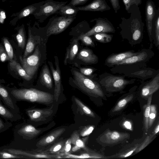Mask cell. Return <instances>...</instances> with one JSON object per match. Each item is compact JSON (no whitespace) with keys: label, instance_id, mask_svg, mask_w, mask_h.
Listing matches in <instances>:
<instances>
[{"label":"cell","instance_id":"1","mask_svg":"<svg viewBox=\"0 0 159 159\" xmlns=\"http://www.w3.org/2000/svg\"><path fill=\"white\" fill-rule=\"evenodd\" d=\"M128 13L130 14L129 18H121L119 25L120 33L122 38L127 40L131 45L139 43L143 38L144 25L139 7L132 6Z\"/></svg>","mask_w":159,"mask_h":159},{"label":"cell","instance_id":"2","mask_svg":"<svg viewBox=\"0 0 159 159\" xmlns=\"http://www.w3.org/2000/svg\"><path fill=\"white\" fill-rule=\"evenodd\" d=\"M154 55V52L151 49H143L137 55L116 64L112 67L111 70L129 77L131 74L146 67L147 63Z\"/></svg>","mask_w":159,"mask_h":159},{"label":"cell","instance_id":"3","mask_svg":"<svg viewBox=\"0 0 159 159\" xmlns=\"http://www.w3.org/2000/svg\"><path fill=\"white\" fill-rule=\"evenodd\" d=\"M16 102L25 101L45 104L52 103L54 95L34 88L14 89L9 93Z\"/></svg>","mask_w":159,"mask_h":159},{"label":"cell","instance_id":"4","mask_svg":"<svg viewBox=\"0 0 159 159\" xmlns=\"http://www.w3.org/2000/svg\"><path fill=\"white\" fill-rule=\"evenodd\" d=\"M124 75H115L105 73L99 76L98 82L101 88L107 92L113 93L122 91L128 84L134 83L135 79H125Z\"/></svg>","mask_w":159,"mask_h":159},{"label":"cell","instance_id":"5","mask_svg":"<svg viewBox=\"0 0 159 159\" xmlns=\"http://www.w3.org/2000/svg\"><path fill=\"white\" fill-rule=\"evenodd\" d=\"M73 72L74 82L80 89L92 97L105 98L104 93L98 82L77 70H74Z\"/></svg>","mask_w":159,"mask_h":159},{"label":"cell","instance_id":"6","mask_svg":"<svg viewBox=\"0 0 159 159\" xmlns=\"http://www.w3.org/2000/svg\"><path fill=\"white\" fill-rule=\"evenodd\" d=\"M75 17L53 16L50 18L46 26L47 36L59 34L64 31L73 21Z\"/></svg>","mask_w":159,"mask_h":159},{"label":"cell","instance_id":"7","mask_svg":"<svg viewBox=\"0 0 159 159\" xmlns=\"http://www.w3.org/2000/svg\"><path fill=\"white\" fill-rule=\"evenodd\" d=\"M67 2V1L60 2L53 0H46L41 6L39 12L34 16L40 23H42L50 16L57 14L60 8Z\"/></svg>","mask_w":159,"mask_h":159},{"label":"cell","instance_id":"8","mask_svg":"<svg viewBox=\"0 0 159 159\" xmlns=\"http://www.w3.org/2000/svg\"><path fill=\"white\" fill-rule=\"evenodd\" d=\"M40 52L38 46L30 56L25 58L19 56L22 66L29 75L33 77L36 73L40 65Z\"/></svg>","mask_w":159,"mask_h":159},{"label":"cell","instance_id":"9","mask_svg":"<svg viewBox=\"0 0 159 159\" xmlns=\"http://www.w3.org/2000/svg\"><path fill=\"white\" fill-rule=\"evenodd\" d=\"M95 21V24L84 35L90 36L99 33H114L116 30L112 24L107 18L98 17L90 21Z\"/></svg>","mask_w":159,"mask_h":159},{"label":"cell","instance_id":"10","mask_svg":"<svg viewBox=\"0 0 159 159\" xmlns=\"http://www.w3.org/2000/svg\"><path fill=\"white\" fill-rule=\"evenodd\" d=\"M1 150L18 155L25 157L26 158H44L47 159L59 158V155L50 154L46 152L29 151L21 149L14 148H5Z\"/></svg>","mask_w":159,"mask_h":159},{"label":"cell","instance_id":"11","mask_svg":"<svg viewBox=\"0 0 159 159\" xmlns=\"http://www.w3.org/2000/svg\"><path fill=\"white\" fill-rule=\"evenodd\" d=\"M129 137V134L118 131L107 130L100 136V142L107 145L118 144Z\"/></svg>","mask_w":159,"mask_h":159},{"label":"cell","instance_id":"12","mask_svg":"<svg viewBox=\"0 0 159 159\" xmlns=\"http://www.w3.org/2000/svg\"><path fill=\"white\" fill-rule=\"evenodd\" d=\"M44 2V1H42L29 5L24 7L20 11L13 13L11 16V17L13 18L10 21V24L14 25L21 19L30 15H34L39 12L41 6Z\"/></svg>","mask_w":159,"mask_h":159},{"label":"cell","instance_id":"13","mask_svg":"<svg viewBox=\"0 0 159 159\" xmlns=\"http://www.w3.org/2000/svg\"><path fill=\"white\" fill-rule=\"evenodd\" d=\"M156 10L154 2L152 0H148L145 5V21L149 40L152 43L153 40L152 35L153 22Z\"/></svg>","mask_w":159,"mask_h":159},{"label":"cell","instance_id":"14","mask_svg":"<svg viewBox=\"0 0 159 159\" xmlns=\"http://www.w3.org/2000/svg\"><path fill=\"white\" fill-rule=\"evenodd\" d=\"M141 97L147 99L149 96L157 91L159 89V73L148 81L144 82L140 85Z\"/></svg>","mask_w":159,"mask_h":159},{"label":"cell","instance_id":"15","mask_svg":"<svg viewBox=\"0 0 159 159\" xmlns=\"http://www.w3.org/2000/svg\"><path fill=\"white\" fill-rule=\"evenodd\" d=\"M25 111L29 117V120L34 122L46 120L53 112L52 108L45 109L30 108L26 109Z\"/></svg>","mask_w":159,"mask_h":159},{"label":"cell","instance_id":"16","mask_svg":"<svg viewBox=\"0 0 159 159\" xmlns=\"http://www.w3.org/2000/svg\"><path fill=\"white\" fill-rule=\"evenodd\" d=\"M55 64L56 69H55L53 66L52 62L48 61L53 76L55 83L54 99L57 102L61 92V71L60 69L58 58L57 56L55 57Z\"/></svg>","mask_w":159,"mask_h":159},{"label":"cell","instance_id":"17","mask_svg":"<svg viewBox=\"0 0 159 159\" xmlns=\"http://www.w3.org/2000/svg\"><path fill=\"white\" fill-rule=\"evenodd\" d=\"M0 99L3 104L12 112L19 113L20 109L16 104V102L11 96L7 90L0 84Z\"/></svg>","mask_w":159,"mask_h":159},{"label":"cell","instance_id":"18","mask_svg":"<svg viewBox=\"0 0 159 159\" xmlns=\"http://www.w3.org/2000/svg\"><path fill=\"white\" fill-rule=\"evenodd\" d=\"M138 52H135L134 51L131 50L118 53H113L106 58L105 64L107 66L112 67L125 59L137 55Z\"/></svg>","mask_w":159,"mask_h":159},{"label":"cell","instance_id":"19","mask_svg":"<svg viewBox=\"0 0 159 159\" xmlns=\"http://www.w3.org/2000/svg\"><path fill=\"white\" fill-rule=\"evenodd\" d=\"M41 131V129L36 128L31 124H25L18 129L16 133L18 135L23 139L30 140L37 136Z\"/></svg>","mask_w":159,"mask_h":159},{"label":"cell","instance_id":"20","mask_svg":"<svg viewBox=\"0 0 159 159\" xmlns=\"http://www.w3.org/2000/svg\"><path fill=\"white\" fill-rule=\"evenodd\" d=\"M65 130L66 129L63 128L54 130L38 141L36 143V146L39 148H42L52 144Z\"/></svg>","mask_w":159,"mask_h":159},{"label":"cell","instance_id":"21","mask_svg":"<svg viewBox=\"0 0 159 159\" xmlns=\"http://www.w3.org/2000/svg\"><path fill=\"white\" fill-rule=\"evenodd\" d=\"M78 7L79 11H91L103 12L111 9L110 7L107 4L106 0H93L85 6Z\"/></svg>","mask_w":159,"mask_h":159},{"label":"cell","instance_id":"22","mask_svg":"<svg viewBox=\"0 0 159 159\" xmlns=\"http://www.w3.org/2000/svg\"><path fill=\"white\" fill-rule=\"evenodd\" d=\"M77 58L84 62L88 64H95L98 63V59L93 51L89 48L82 49L79 53Z\"/></svg>","mask_w":159,"mask_h":159},{"label":"cell","instance_id":"23","mask_svg":"<svg viewBox=\"0 0 159 159\" xmlns=\"http://www.w3.org/2000/svg\"><path fill=\"white\" fill-rule=\"evenodd\" d=\"M0 116L6 121H16L21 119L19 113L13 112L5 106L0 99Z\"/></svg>","mask_w":159,"mask_h":159},{"label":"cell","instance_id":"24","mask_svg":"<svg viewBox=\"0 0 159 159\" xmlns=\"http://www.w3.org/2000/svg\"><path fill=\"white\" fill-rule=\"evenodd\" d=\"M159 73L158 70L149 68H144L131 74L129 77H134L141 79L143 81L152 78Z\"/></svg>","mask_w":159,"mask_h":159},{"label":"cell","instance_id":"25","mask_svg":"<svg viewBox=\"0 0 159 159\" xmlns=\"http://www.w3.org/2000/svg\"><path fill=\"white\" fill-rule=\"evenodd\" d=\"M79 39H75L71 42L67 48L64 60V63L66 65L68 61L73 60L78 53L79 49Z\"/></svg>","mask_w":159,"mask_h":159},{"label":"cell","instance_id":"26","mask_svg":"<svg viewBox=\"0 0 159 159\" xmlns=\"http://www.w3.org/2000/svg\"><path fill=\"white\" fill-rule=\"evenodd\" d=\"M41 83L49 89L52 87V77L48 67L46 64L44 65L42 68L40 76Z\"/></svg>","mask_w":159,"mask_h":159},{"label":"cell","instance_id":"27","mask_svg":"<svg viewBox=\"0 0 159 159\" xmlns=\"http://www.w3.org/2000/svg\"><path fill=\"white\" fill-rule=\"evenodd\" d=\"M66 154V158H71L105 159L107 158L105 156L90 149L88 151H84V152L78 155L71 154L69 153Z\"/></svg>","mask_w":159,"mask_h":159},{"label":"cell","instance_id":"28","mask_svg":"<svg viewBox=\"0 0 159 159\" xmlns=\"http://www.w3.org/2000/svg\"><path fill=\"white\" fill-rule=\"evenodd\" d=\"M9 65L11 69L15 71L25 80L29 81L32 78V77L28 74L22 66L15 60L13 59L10 61Z\"/></svg>","mask_w":159,"mask_h":159},{"label":"cell","instance_id":"29","mask_svg":"<svg viewBox=\"0 0 159 159\" xmlns=\"http://www.w3.org/2000/svg\"><path fill=\"white\" fill-rule=\"evenodd\" d=\"M79 11L78 7L69 4L65 5L59 9L57 14L62 16L71 17H75Z\"/></svg>","mask_w":159,"mask_h":159},{"label":"cell","instance_id":"30","mask_svg":"<svg viewBox=\"0 0 159 159\" xmlns=\"http://www.w3.org/2000/svg\"><path fill=\"white\" fill-rule=\"evenodd\" d=\"M28 34L27 42L23 57L24 58L26 57L33 51L36 44L35 37L32 34L31 28L30 26L28 28Z\"/></svg>","mask_w":159,"mask_h":159},{"label":"cell","instance_id":"31","mask_svg":"<svg viewBox=\"0 0 159 159\" xmlns=\"http://www.w3.org/2000/svg\"><path fill=\"white\" fill-rule=\"evenodd\" d=\"M70 138L71 144L77 146L80 148H83L84 151H88L90 150L85 146V142H86L88 139V137H86L84 140L81 139L80 138L79 134L77 131H76L72 134Z\"/></svg>","mask_w":159,"mask_h":159},{"label":"cell","instance_id":"32","mask_svg":"<svg viewBox=\"0 0 159 159\" xmlns=\"http://www.w3.org/2000/svg\"><path fill=\"white\" fill-rule=\"evenodd\" d=\"M134 94V93H129L125 97L120 100L113 109L112 112H118L122 110L129 102L133 100Z\"/></svg>","mask_w":159,"mask_h":159},{"label":"cell","instance_id":"33","mask_svg":"<svg viewBox=\"0 0 159 159\" xmlns=\"http://www.w3.org/2000/svg\"><path fill=\"white\" fill-rule=\"evenodd\" d=\"M154 34L153 37L154 43L158 49L159 48V8L156 10L155 16L153 20Z\"/></svg>","mask_w":159,"mask_h":159},{"label":"cell","instance_id":"34","mask_svg":"<svg viewBox=\"0 0 159 159\" xmlns=\"http://www.w3.org/2000/svg\"><path fill=\"white\" fill-rule=\"evenodd\" d=\"M152 98V95L149 96L147 99V103L143 107L144 127L146 132H148V119Z\"/></svg>","mask_w":159,"mask_h":159},{"label":"cell","instance_id":"35","mask_svg":"<svg viewBox=\"0 0 159 159\" xmlns=\"http://www.w3.org/2000/svg\"><path fill=\"white\" fill-rule=\"evenodd\" d=\"M16 37L18 46L22 49H24L26 44V34L23 24L19 27Z\"/></svg>","mask_w":159,"mask_h":159},{"label":"cell","instance_id":"36","mask_svg":"<svg viewBox=\"0 0 159 159\" xmlns=\"http://www.w3.org/2000/svg\"><path fill=\"white\" fill-rule=\"evenodd\" d=\"M74 100L81 114L93 118L95 117V115L93 112L79 99L75 97Z\"/></svg>","mask_w":159,"mask_h":159},{"label":"cell","instance_id":"37","mask_svg":"<svg viewBox=\"0 0 159 159\" xmlns=\"http://www.w3.org/2000/svg\"><path fill=\"white\" fill-rule=\"evenodd\" d=\"M98 41L102 43H107L111 41L113 35L107 33H99L93 35Z\"/></svg>","mask_w":159,"mask_h":159},{"label":"cell","instance_id":"38","mask_svg":"<svg viewBox=\"0 0 159 159\" xmlns=\"http://www.w3.org/2000/svg\"><path fill=\"white\" fill-rule=\"evenodd\" d=\"M65 142V141L64 140H61L46 150V152L52 154H58L60 152Z\"/></svg>","mask_w":159,"mask_h":159},{"label":"cell","instance_id":"39","mask_svg":"<svg viewBox=\"0 0 159 159\" xmlns=\"http://www.w3.org/2000/svg\"><path fill=\"white\" fill-rule=\"evenodd\" d=\"M3 43L6 51L8 55L9 61L13 60L14 53L12 47L7 38H2Z\"/></svg>","mask_w":159,"mask_h":159},{"label":"cell","instance_id":"40","mask_svg":"<svg viewBox=\"0 0 159 159\" xmlns=\"http://www.w3.org/2000/svg\"><path fill=\"white\" fill-rule=\"evenodd\" d=\"M157 108L154 104H151L148 119V129L151 127L154 122L157 115Z\"/></svg>","mask_w":159,"mask_h":159},{"label":"cell","instance_id":"41","mask_svg":"<svg viewBox=\"0 0 159 159\" xmlns=\"http://www.w3.org/2000/svg\"><path fill=\"white\" fill-rule=\"evenodd\" d=\"M125 9L128 13L132 6L135 5L139 6L142 4V0H122Z\"/></svg>","mask_w":159,"mask_h":159},{"label":"cell","instance_id":"42","mask_svg":"<svg viewBox=\"0 0 159 159\" xmlns=\"http://www.w3.org/2000/svg\"><path fill=\"white\" fill-rule=\"evenodd\" d=\"M139 145V144H136L134 147L131 148L129 149L125 150L123 152L117 155L116 156V157L120 158H124L129 156L135 152Z\"/></svg>","mask_w":159,"mask_h":159},{"label":"cell","instance_id":"43","mask_svg":"<svg viewBox=\"0 0 159 159\" xmlns=\"http://www.w3.org/2000/svg\"><path fill=\"white\" fill-rule=\"evenodd\" d=\"M82 33L80 35L78 39L80 40L86 46L95 47V45L91 38L89 36L84 35Z\"/></svg>","mask_w":159,"mask_h":159},{"label":"cell","instance_id":"44","mask_svg":"<svg viewBox=\"0 0 159 159\" xmlns=\"http://www.w3.org/2000/svg\"><path fill=\"white\" fill-rule=\"evenodd\" d=\"M153 137L152 135L147 136L143 142L141 144H139L135 152V154L138 153L147 147L151 142Z\"/></svg>","mask_w":159,"mask_h":159},{"label":"cell","instance_id":"45","mask_svg":"<svg viewBox=\"0 0 159 159\" xmlns=\"http://www.w3.org/2000/svg\"><path fill=\"white\" fill-rule=\"evenodd\" d=\"M0 158H26L20 155H15L7 152L0 151Z\"/></svg>","mask_w":159,"mask_h":159},{"label":"cell","instance_id":"46","mask_svg":"<svg viewBox=\"0 0 159 159\" xmlns=\"http://www.w3.org/2000/svg\"><path fill=\"white\" fill-rule=\"evenodd\" d=\"M0 61L2 62L9 61L8 55L2 43H0Z\"/></svg>","mask_w":159,"mask_h":159},{"label":"cell","instance_id":"47","mask_svg":"<svg viewBox=\"0 0 159 159\" xmlns=\"http://www.w3.org/2000/svg\"><path fill=\"white\" fill-rule=\"evenodd\" d=\"M12 126V124L9 121L4 122L0 117V133L7 130Z\"/></svg>","mask_w":159,"mask_h":159},{"label":"cell","instance_id":"48","mask_svg":"<svg viewBox=\"0 0 159 159\" xmlns=\"http://www.w3.org/2000/svg\"><path fill=\"white\" fill-rule=\"evenodd\" d=\"M94 127L89 125L84 127L80 132V135L82 137H85L89 135L93 130Z\"/></svg>","mask_w":159,"mask_h":159},{"label":"cell","instance_id":"49","mask_svg":"<svg viewBox=\"0 0 159 159\" xmlns=\"http://www.w3.org/2000/svg\"><path fill=\"white\" fill-rule=\"evenodd\" d=\"M71 141L70 138L67 139L65 143L60 152H62L65 154L69 153L71 150Z\"/></svg>","mask_w":159,"mask_h":159},{"label":"cell","instance_id":"50","mask_svg":"<svg viewBox=\"0 0 159 159\" xmlns=\"http://www.w3.org/2000/svg\"><path fill=\"white\" fill-rule=\"evenodd\" d=\"M80 71V73L84 75L90 76L95 71V69L92 68H81Z\"/></svg>","mask_w":159,"mask_h":159},{"label":"cell","instance_id":"51","mask_svg":"<svg viewBox=\"0 0 159 159\" xmlns=\"http://www.w3.org/2000/svg\"><path fill=\"white\" fill-rule=\"evenodd\" d=\"M115 13H117L120 10V6L119 0H109Z\"/></svg>","mask_w":159,"mask_h":159},{"label":"cell","instance_id":"52","mask_svg":"<svg viewBox=\"0 0 159 159\" xmlns=\"http://www.w3.org/2000/svg\"><path fill=\"white\" fill-rule=\"evenodd\" d=\"M89 0H71L68 4L71 6H76L85 3Z\"/></svg>","mask_w":159,"mask_h":159},{"label":"cell","instance_id":"53","mask_svg":"<svg viewBox=\"0 0 159 159\" xmlns=\"http://www.w3.org/2000/svg\"><path fill=\"white\" fill-rule=\"evenodd\" d=\"M123 126L125 129L130 130H132V125L131 121L129 120H125L122 123Z\"/></svg>","mask_w":159,"mask_h":159},{"label":"cell","instance_id":"54","mask_svg":"<svg viewBox=\"0 0 159 159\" xmlns=\"http://www.w3.org/2000/svg\"><path fill=\"white\" fill-rule=\"evenodd\" d=\"M6 18L5 11L2 9H0V24H3Z\"/></svg>","mask_w":159,"mask_h":159},{"label":"cell","instance_id":"55","mask_svg":"<svg viewBox=\"0 0 159 159\" xmlns=\"http://www.w3.org/2000/svg\"><path fill=\"white\" fill-rule=\"evenodd\" d=\"M159 131V123L158 122L156 127H155L152 135L153 137L157 134Z\"/></svg>","mask_w":159,"mask_h":159},{"label":"cell","instance_id":"56","mask_svg":"<svg viewBox=\"0 0 159 159\" xmlns=\"http://www.w3.org/2000/svg\"><path fill=\"white\" fill-rule=\"evenodd\" d=\"M81 148L79 147L76 146H74L71 149V151L72 152H77Z\"/></svg>","mask_w":159,"mask_h":159},{"label":"cell","instance_id":"57","mask_svg":"<svg viewBox=\"0 0 159 159\" xmlns=\"http://www.w3.org/2000/svg\"><path fill=\"white\" fill-rule=\"evenodd\" d=\"M2 2H4L7 0H2Z\"/></svg>","mask_w":159,"mask_h":159}]
</instances>
